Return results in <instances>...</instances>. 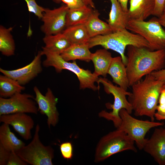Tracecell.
Wrapping results in <instances>:
<instances>
[{
	"label": "cell",
	"instance_id": "6da1fadb",
	"mask_svg": "<svg viewBox=\"0 0 165 165\" xmlns=\"http://www.w3.org/2000/svg\"><path fill=\"white\" fill-rule=\"evenodd\" d=\"M127 73L130 86L144 76L163 69L165 66V49L152 51L145 47H127Z\"/></svg>",
	"mask_w": 165,
	"mask_h": 165
},
{
	"label": "cell",
	"instance_id": "d6986e66",
	"mask_svg": "<svg viewBox=\"0 0 165 165\" xmlns=\"http://www.w3.org/2000/svg\"><path fill=\"white\" fill-rule=\"evenodd\" d=\"M112 58L111 53L105 48L97 50L92 53L91 61L94 64L93 73L98 77L102 75L106 78Z\"/></svg>",
	"mask_w": 165,
	"mask_h": 165
},
{
	"label": "cell",
	"instance_id": "3957f363",
	"mask_svg": "<svg viewBox=\"0 0 165 165\" xmlns=\"http://www.w3.org/2000/svg\"><path fill=\"white\" fill-rule=\"evenodd\" d=\"M88 43L90 49L101 46L106 49H110L117 52L120 54L126 66L127 57L125 54V50L128 46L150 48L149 44L144 38L138 34L132 33L127 29L90 38Z\"/></svg>",
	"mask_w": 165,
	"mask_h": 165
},
{
	"label": "cell",
	"instance_id": "d6a6232c",
	"mask_svg": "<svg viewBox=\"0 0 165 165\" xmlns=\"http://www.w3.org/2000/svg\"><path fill=\"white\" fill-rule=\"evenodd\" d=\"M155 1V6L152 15L160 18L163 14L165 0Z\"/></svg>",
	"mask_w": 165,
	"mask_h": 165
},
{
	"label": "cell",
	"instance_id": "4316f807",
	"mask_svg": "<svg viewBox=\"0 0 165 165\" xmlns=\"http://www.w3.org/2000/svg\"><path fill=\"white\" fill-rule=\"evenodd\" d=\"M12 27L0 26V51L4 55L10 56L14 54L15 46L11 34Z\"/></svg>",
	"mask_w": 165,
	"mask_h": 165
},
{
	"label": "cell",
	"instance_id": "9c48e42d",
	"mask_svg": "<svg viewBox=\"0 0 165 165\" xmlns=\"http://www.w3.org/2000/svg\"><path fill=\"white\" fill-rule=\"evenodd\" d=\"M119 114L121 122L117 129L126 133L134 141L140 150L143 149L147 139L145 138V135L150 130L164 125L163 122L136 119L124 108L120 111Z\"/></svg>",
	"mask_w": 165,
	"mask_h": 165
},
{
	"label": "cell",
	"instance_id": "83f0119b",
	"mask_svg": "<svg viewBox=\"0 0 165 165\" xmlns=\"http://www.w3.org/2000/svg\"><path fill=\"white\" fill-rule=\"evenodd\" d=\"M54 2L59 4L62 2L69 8H75L82 6H89L93 9L95 8L93 0H52Z\"/></svg>",
	"mask_w": 165,
	"mask_h": 165
},
{
	"label": "cell",
	"instance_id": "f546056e",
	"mask_svg": "<svg viewBox=\"0 0 165 165\" xmlns=\"http://www.w3.org/2000/svg\"><path fill=\"white\" fill-rule=\"evenodd\" d=\"M60 148L63 157L67 160L71 159L73 156V148L70 142H66L61 144Z\"/></svg>",
	"mask_w": 165,
	"mask_h": 165
},
{
	"label": "cell",
	"instance_id": "603a6c76",
	"mask_svg": "<svg viewBox=\"0 0 165 165\" xmlns=\"http://www.w3.org/2000/svg\"><path fill=\"white\" fill-rule=\"evenodd\" d=\"M43 41L45 44L44 47L46 49L59 54L71 45L68 38L62 32L55 35H45Z\"/></svg>",
	"mask_w": 165,
	"mask_h": 165
},
{
	"label": "cell",
	"instance_id": "4dcf8cb0",
	"mask_svg": "<svg viewBox=\"0 0 165 165\" xmlns=\"http://www.w3.org/2000/svg\"><path fill=\"white\" fill-rule=\"evenodd\" d=\"M156 114L165 116V88L161 90L159 96Z\"/></svg>",
	"mask_w": 165,
	"mask_h": 165
},
{
	"label": "cell",
	"instance_id": "74e56055",
	"mask_svg": "<svg viewBox=\"0 0 165 165\" xmlns=\"http://www.w3.org/2000/svg\"><path fill=\"white\" fill-rule=\"evenodd\" d=\"M158 20L161 25L165 28V18L160 19L158 18Z\"/></svg>",
	"mask_w": 165,
	"mask_h": 165
},
{
	"label": "cell",
	"instance_id": "f1b7e54d",
	"mask_svg": "<svg viewBox=\"0 0 165 165\" xmlns=\"http://www.w3.org/2000/svg\"><path fill=\"white\" fill-rule=\"evenodd\" d=\"M26 2L28 11L34 14L39 19H42L45 8L38 5L35 0H24Z\"/></svg>",
	"mask_w": 165,
	"mask_h": 165
},
{
	"label": "cell",
	"instance_id": "5bb4252c",
	"mask_svg": "<svg viewBox=\"0 0 165 165\" xmlns=\"http://www.w3.org/2000/svg\"><path fill=\"white\" fill-rule=\"evenodd\" d=\"M0 122L11 126L23 138L28 140L32 138L31 130L34 122L26 113H17L0 116Z\"/></svg>",
	"mask_w": 165,
	"mask_h": 165
},
{
	"label": "cell",
	"instance_id": "44dd1931",
	"mask_svg": "<svg viewBox=\"0 0 165 165\" xmlns=\"http://www.w3.org/2000/svg\"><path fill=\"white\" fill-rule=\"evenodd\" d=\"M90 49L88 42L72 44L60 55L64 60L68 61L79 60L88 62L91 61L92 53Z\"/></svg>",
	"mask_w": 165,
	"mask_h": 165
},
{
	"label": "cell",
	"instance_id": "d4e9b609",
	"mask_svg": "<svg viewBox=\"0 0 165 165\" xmlns=\"http://www.w3.org/2000/svg\"><path fill=\"white\" fill-rule=\"evenodd\" d=\"M62 33L68 38L71 45L87 43L90 38L85 24L67 27Z\"/></svg>",
	"mask_w": 165,
	"mask_h": 165
},
{
	"label": "cell",
	"instance_id": "4fadbf2b",
	"mask_svg": "<svg viewBox=\"0 0 165 165\" xmlns=\"http://www.w3.org/2000/svg\"><path fill=\"white\" fill-rule=\"evenodd\" d=\"M43 55L42 50L39 51L34 59L29 64L16 69L8 70L0 68V72L17 81L23 86L36 77L42 70L41 57Z\"/></svg>",
	"mask_w": 165,
	"mask_h": 165
},
{
	"label": "cell",
	"instance_id": "d590c367",
	"mask_svg": "<svg viewBox=\"0 0 165 165\" xmlns=\"http://www.w3.org/2000/svg\"><path fill=\"white\" fill-rule=\"evenodd\" d=\"M121 5L123 9L126 12L128 11L127 4L128 0H117Z\"/></svg>",
	"mask_w": 165,
	"mask_h": 165
},
{
	"label": "cell",
	"instance_id": "2e32d148",
	"mask_svg": "<svg viewBox=\"0 0 165 165\" xmlns=\"http://www.w3.org/2000/svg\"><path fill=\"white\" fill-rule=\"evenodd\" d=\"M111 6L107 20L113 32L126 29L130 20L128 12H125L117 0H110Z\"/></svg>",
	"mask_w": 165,
	"mask_h": 165
},
{
	"label": "cell",
	"instance_id": "5b68a950",
	"mask_svg": "<svg viewBox=\"0 0 165 165\" xmlns=\"http://www.w3.org/2000/svg\"><path fill=\"white\" fill-rule=\"evenodd\" d=\"M134 141L125 132L117 129L102 137L96 148L94 161L102 162L111 156L125 150L137 152Z\"/></svg>",
	"mask_w": 165,
	"mask_h": 165
},
{
	"label": "cell",
	"instance_id": "484cf974",
	"mask_svg": "<svg viewBox=\"0 0 165 165\" xmlns=\"http://www.w3.org/2000/svg\"><path fill=\"white\" fill-rule=\"evenodd\" d=\"M25 89L14 79L3 75H0V96L9 97L17 93L21 92Z\"/></svg>",
	"mask_w": 165,
	"mask_h": 165
},
{
	"label": "cell",
	"instance_id": "30bf717a",
	"mask_svg": "<svg viewBox=\"0 0 165 165\" xmlns=\"http://www.w3.org/2000/svg\"><path fill=\"white\" fill-rule=\"evenodd\" d=\"M33 95L17 93L9 98L0 97V116L17 113L37 114L36 103Z\"/></svg>",
	"mask_w": 165,
	"mask_h": 165
},
{
	"label": "cell",
	"instance_id": "e575fe53",
	"mask_svg": "<svg viewBox=\"0 0 165 165\" xmlns=\"http://www.w3.org/2000/svg\"><path fill=\"white\" fill-rule=\"evenodd\" d=\"M151 74L155 79L160 81L165 84V69L153 71Z\"/></svg>",
	"mask_w": 165,
	"mask_h": 165
},
{
	"label": "cell",
	"instance_id": "7402d4cb",
	"mask_svg": "<svg viewBox=\"0 0 165 165\" xmlns=\"http://www.w3.org/2000/svg\"><path fill=\"white\" fill-rule=\"evenodd\" d=\"M9 125L5 123L0 127V144L11 152L16 151L25 145L10 130Z\"/></svg>",
	"mask_w": 165,
	"mask_h": 165
},
{
	"label": "cell",
	"instance_id": "ab89813d",
	"mask_svg": "<svg viewBox=\"0 0 165 165\" xmlns=\"http://www.w3.org/2000/svg\"><path fill=\"white\" fill-rule=\"evenodd\" d=\"M164 88H165V84L163 85L162 87V89Z\"/></svg>",
	"mask_w": 165,
	"mask_h": 165
},
{
	"label": "cell",
	"instance_id": "ac0fdd59",
	"mask_svg": "<svg viewBox=\"0 0 165 165\" xmlns=\"http://www.w3.org/2000/svg\"><path fill=\"white\" fill-rule=\"evenodd\" d=\"M113 82L125 90L130 86L126 66L121 56L113 57L108 72Z\"/></svg>",
	"mask_w": 165,
	"mask_h": 165
},
{
	"label": "cell",
	"instance_id": "8d00e7d4",
	"mask_svg": "<svg viewBox=\"0 0 165 165\" xmlns=\"http://www.w3.org/2000/svg\"><path fill=\"white\" fill-rule=\"evenodd\" d=\"M155 117L157 120H165V116H160L156 114H155Z\"/></svg>",
	"mask_w": 165,
	"mask_h": 165
},
{
	"label": "cell",
	"instance_id": "f35d334b",
	"mask_svg": "<svg viewBox=\"0 0 165 165\" xmlns=\"http://www.w3.org/2000/svg\"><path fill=\"white\" fill-rule=\"evenodd\" d=\"M159 18L160 19H163V18H165V1L164 6V8H163V14L161 16V17Z\"/></svg>",
	"mask_w": 165,
	"mask_h": 165
},
{
	"label": "cell",
	"instance_id": "ffe728a7",
	"mask_svg": "<svg viewBox=\"0 0 165 165\" xmlns=\"http://www.w3.org/2000/svg\"><path fill=\"white\" fill-rule=\"evenodd\" d=\"M100 13L94 10L87 22L85 24L90 38L99 35H106L113 32L108 23L101 20Z\"/></svg>",
	"mask_w": 165,
	"mask_h": 165
},
{
	"label": "cell",
	"instance_id": "7a4b0ae2",
	"mask_svg": "<svg viewBox=\"0 0 165 165\" xmlns=\"http://www.w3.org/2000/svg\"><path fill=\"white\" fill-rule=\"evenodd\" d=\"M163 83L151 74L132 86L128 100L136 116H146L154 121L160 91Z\"/></svg>",
	"mask_w": 165,
	"mask_h": 165
},
{
	"label": "cell",
	"instance_id": "7c38bea8",
	"mask_svg": "<svg viewBox=\"0 0 165 165\" xmlns=\"http://www.w3.org/2000/svg\"><path fill=\"white\" fill-rule=\"evenodd\" d=\"M33 90L35 95L34 100L38 105V112L47 116V124L50 129L51 126H55L59 119V113L56 107L58 98L49 88H47L45 95L42 94L36 86Z\"/></svg>",
	"mask_w": 165,
	"mask_h": 165
},
{
	"label": "cell",
	"instance_id": "836d02e7",
	"mask_svg": "<svg viewBox=\"0 0 165 165\" xmlns=\"http://www.w3.org/2000/svg\"><path fill=\"white\" fill-rule=\"evenodd\" d=\"M10 152L0 144V165H6Z\"/></svg>",
	"mask_w": 165,
	"mask_h": 165
},
{
	"label": "cell",
	"instance_id": "ba28073f",
	"mask_svg": "<svg viewBox=\"0 0 165 165\" xmlns=\"http://www.w3.org/2000/svg\"><path fill=\"white\" fill-rule=\"evenodd\" d=\"M40 126L37 124L31 141L16 151V153L27 164L32 165H52L54 150L50 146H45L39 139Z\"/></svg>",
	"mask_w": 165,
	"mask_h": 165
},
{
	"label": "cell",
	"instance_id": "8fae6325",
	"mask_svg": "<svg viewBox=\"0 0 165 165\" xmlns=\"http://www.w3.org/2000/svg\"><path fill=\"white\" fill-rule=\"evenodd\" d=\"M69 7L66 5L53 9L45 8L42 18L41 30L45 35L62 33L66 27V16Z\"/></svg>",
	"mask_w": 165,
	"mask_h": 165
},
{
	"label": "cell",
	"instance_id": "e0dca14e",
	"mask_svg": "<svg viewBox=\"0 0 165 165\" xmlns=\"http://www.w3.org/2000/svg\"><path fill=\"white\" fill-rule=\"evenodd\" d=\"M128 13L130 20H144L152 15L155 0H130Z\"/></svg>",
	"mask_w": 165,
	"mask_h": 165
},
{
	"label": "cell",
	"instance_id": "1f68e13d",
	"mask_svg": "<svg viewBox=\"0 0 165 165\" xmlns=\"http://www.w3.org/2000/svg\"><path fill=\"white\" fill-rule=\"evenodd\" d=\"M28 164L24 161L16 153L15 151L10 152L6 165H27Z\"/></svg>",
	"mask_w": 165,
	"mask_h": 165
},
{
	"label": "cell",
	"instance_id": "9a60e30c",
	"mask_svg": "<svg viewBox=\"0 0 165 165\" xmlns=\"http://www.w3.org/2000/svg\"><path fill=\"white\" fill-rule=\"evenodd\" d=\"M143 149L160 165H165V128H156Z\"/></svg>",
	"mask_w": 165,
	"mask_h": 165
},
{
	"label": "cell",
	"instance_id": "8992f818",
	"mask_svg": "<svg viewBox=\"0 0 165 165\" xmlns=\"http://www.w3.org/2000/svg\"><path fill=\"white\" fill-rule=\"evenodd\" d=\"M144 38L152 51L165 49V31L158 20L154 17L148 21L130 20L126 27Z\"/></svg>",
	"mask_w": 165,
	"mask_h": 165
},
{
	"label": "cell",
	"instance_id": "cb8c5ba5",
	"mask_svg": "<svg viewBox=\"0 0 165 165\" xmlns=\"http://www.w3.org/2000/svg\"><path fill=\"white\" fill-rule=\"evenodd\" d=\"M93 9L85 6L69 8L66 16V28L73 26L85 24L92 13Z\"/></svg>",
	"mask_w": 165,
	"mask_h": 165
},
{
	"label": "cell",
	"instance_id": "277c9868",
	"mask_svg": "<svg viewBox=\"0 0 165 165\" xmlns=\"http://www.w3.org/2000/svg\"><path fill=\"white\" fill-rule=\"evenodd\" d=\"M42 51L46 56L42 63L44 67H53L57 73L66 69L74 73L79 80L80 89L88 88L94 91L99 89V78L90 70L80 68L75 61L70 62L64 60L60 54L50 51L44 47Z\"/></svg>",
	"mask_w": 165,
	"mask_h": 165
},
{
	"label": "cell",
	"instance_id": "52a82bcc",
	"mask_svg": "<svg viewBox=\"0 0 165 165\" xmlns=\"http://www.w3.org/2000/svg\"><path fill=\"white\" fill-rule=\"evenodd\" d=\"M99 82L102 84L104 91L107 94L113 95L114 101L113 104L110 105L109 107L112 110L111 112H108L102 110L98 115L100 117L112 121L115 127L117 128L121 122L119 114L120 111L125 109L130 114L133 111L131 105L126 98V96L129 95L131 92L125 90L120 86L114 85L106 78H99Z\"/></svg>",
	"mask_w": 165,
	"mask_h": 165
}]
</instances>
